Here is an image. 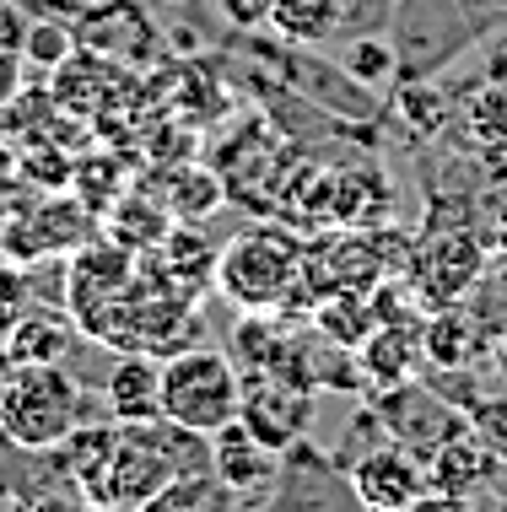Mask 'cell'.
<instances>
[{
	"mask_svg": "<svg viewBox=\"0 0 507 512\" xmlns=\"http://www.w3.org/2000/svg\"><path fill=\"white\" fill-rule=\"evenodd\" d=\"M87 421V394L65 362L44 367H6L0 383V437L22 453L60 448Z\"/></svg>",
	"mask_w": 507,
	"mask_h": 512,
	"instance_id": "1",
	"label": "cell"
},
{
	"mask_svg": "<svg viewBox=\"0 0 507 512\" xmlns=\"http://www.w3.org/2000/svg\"><path fill=\"white\" fill-rule=\"evenodd\" d=\"M216 286L238 308H292L297 297H313L303 281V238L286 227H243L216 254Z\"/></svg>",
	"mask_w": 507,
	"mask_h": 512,
	"instance_id": "2",
	"label": "cell"
},
{
	"mask_svg": "<svg viewBox=\"0 0 507 512\" xmlns=\"http://www.w3.org/2000/svg\"><path fill=\"white\" fill-rule=\"evenodd\" d=\"M238 394H243V372L222 351L184 345L162 362V415L200 437H211L216 426H227L238 415Z\"/></svg>",
	"mask_w": 507,
	"mask_h": 512,
	"instance_id": "3",
	"label": "cell"
},
{
	"mask_svg": "<svg viewBox=\"0 0 507 512\" xmlns=\"http://www.w3.org/2000/svg\"><path fill=\"white\" fill-rule=\"evenodd\" d=\"M238 421L265 442L270 453H286L308 437L313 426V383L292 378V372H243L238 394Z\"/></svg>",
	"mask_w": 507,
	"mask_h": 512,
	"instance_id": "4",
	"label": "cell"
},
{
	"mask_svg": "<svg viewBox=\"0 0 507 512\" xmlns=\"http://www.w3.org/2000/svg\"><path fill=\"white\" fill-rule=\"evenodd\" d=\"M92 232V211L81 200H60V189H49L33 205H6V227H0V248L22 265L33 259H60L76 254Z\"/></svg>",
	"mask_w": 507,
	"mask_h": 512,
	"instance_id": "5",
	"label": "cell"
},
{
	"mask_svg": "<svg viewBox=\"0 0 507 512\" xmlns=\"http://www.w3.org/2000/svg\"><path fill=\"white\" fill-rule=\"evenodd\" d=\"M378 421H383V437L389 442H400V448L410 453H427L437 448V442H448L454 432H464V410L454 405V399H443L432 389L427 378H410V383H394V389H383L378 399Z\"/></svg>",
	"mask_w": 507,
	"mask_h": 512,
	"instance_id": "6",
	"label": "cell"
},
{
	"mask_svg": "<svg viewBox=\"0 0 507 512\" xmlns=\"http://www.w3.org/2000/svg\"><path fill=\"white\" fill-rule=\"evenodd\" d=\"M410 286L421 292V302L443 308V302L470 297L475 286L486 281V248L470 238V232H432L410 248Z\"/></svg>",
	"mask_w": 507,
	"mask_h": 512,
	"instance_id": "7",
	"label": "cell"
},
{
	"mask_svg": "<svg viewBox=\"0 0 507 512\" xmlns=\"http://www.w3.org/2000/svg\"><path fill=\"white\" fill-rule=\"evenodd\" d=\"M351 475V496L373 512H405V507H421L427 502V464L421 453L400 448V442H373L367 453H356L346 464Z\"/></svg>",
	"mask_w": 507,
	"mask_h": 512,
	"instance_id": "8",
	"label": "cell"
},
{
	"mask_svg": "<svg viewBox=\"0 0 507 512\" xmlns=\"http://www.w3.org/2000/svg\"><path fill=\"white\" fill-rule=\"evenodd\" d=\"M49 92H54V103H60L65 114L98 124V119L108 114V103H119V98L130 92V76L119 71V60H108V54L76 44V49L49 71Z\"/></svg>",
	"mask_w": 507,
	"mask_h": 512,
	"instance_id": "9",
	"label": "cell"
},
{
	"mask_svg": "<svg viewBox=\"0 0 507 512\" xmlns=\"http://www.w3.org/2000/svg\"><path fill=\"white\" fill-rule=\"evenodd\" d=\"M211 475L222 480L227 491H238L243 502H270L281 480V453H270L249 426L232 415L227 426L211 432Z\"/></svg>",
	"mask_w": 507,
	"mask_h": 512,
	"instance_id": "10",
	"label": "cell"
},
{
	"mask_svg": "<svg viewBox=\"0 0 507 512\" xmlns=\"http://www.w3.org/2000/svg\"><path fill=\"white\" fill-rule=\"evenodd\" d=\"M71 33L76 44L108 54V60H152L157 54V22L141 11V0H114V6H92V11H71Z\"/></svg>",
	"mask_w": 507,
	"mask_h": 512,
	"instance_id": "11",
	"label": "cell"
},
{
	"mask_svg": "<svg viewBox=\"0 0 507 512\" xmlns=\"http://www.w3.org/2000/svg\"><path fill=\"white\" fill-rule=\"evenodd\" d=\"M421 464H427V496H437V502H475V496L507 469V464L491 459L486 442L475 437L470 426L454 432L448 442H437Z\"/></svg>",
	"mask_w": 507,
	"mask_h": 512,
	"instance_id": "12",
	"label": "cell"
},
{
	"mask_svg": "<svg viewBox=\"0 0 507 512\" xmlns=\"http://www.w3.org/2000/svg\"><path fill=\"white\" fill-rule=\"evenodd\" d=\"M103 405L119 426L130 421H157L162 415V356L152 351H125L103 378Z\"/></svg>",
	"mask_w": 507,
	"mask_h": 512,
	"instance_id": "13",
	"label": "cell"
},
{
	"mask_svg": "<svg viewBox=\"0 0 507 512\" xmlns=\"http://www.w3.org/2000/svg\"><path fill=\"white\" fill-rule=\"evenodd\" d=\"M76 345V318H65L60 308H33L27 302L22 318L11 324V335L0 340V351H6L11 367H44V362H65Z\"/></svg>",
	"mask_w": 507,
	"mask_h": 512,
	"instance_id": "14",
	"label": "cell"
},
{
	"mask_svg": "<svg viewBox=\"0 0 507 512\" xmlns=\"http://www.w3.org/2000/svg\"><path fill=\"white\" fill-rule=\"evenodd\" d=\"M146 265H152L162 281L184 286V292H205V286L216 281V248H211V238H205L195 221H184V227L162 232L157 254L146 259Z\"/></svg>",
	"mask_w": 507,
	"mask_h": 512,
	"instance_id": "15",
	"label": "cell"
},
{
	"mask_svg": "<svg viewBox=\"0 0 507 512\" xmlns=\"http://www.w3.org/2000/svg\"><path fill=\"white\" fill-rule=\"evenodd\" d=\"M481 351H486L481 324H475V313H464L459 302H443L432 318H421V362L470 372V362Z\"/></svg>",
	"mask_w": 507,
	"mask_h": 512,
	"instance_id": "16",
	"label": "cell"
},
{
	"mask_svg": "<svg viewBox=\"0 0 507 512\" xmlns=\"http://www.w3.org/2000/svg\"><path fill=\"white\" fill-rule=\"evenodd\" d=\"M313 329L324 335V345L356 356V345L378 329L373 297H367V292H330V297H319V302H313Z\"/></svg>",
	"mask_w": 507,
	"mask_h": 512,
	"instance_id": "17",
	"label": "cell"
},
{
	"mask_svg": "<svg viewBox=\"0 0 507 512\" xmlns=\"http://www.w3.org/2000/svg\"><path fill=\"white\" fill-rule=\"evenodd\" d=\"M389 216V184H383L378 168H335V211L330 221L340 227H351V221H362V227H373V221Z\"/></svg>",
	"mask_w": 507,
	"mask_h": 512,
	"instance_id": "18",
	"label": "cell"
},
{
	"mask_svg": "<svg viewBox=\"0 0 507 512\" xmlns=\"http://www.w3.org/2000/svg\"><path fill=\"white\" fill-rule=\"evenodd\" d=\"M340 22V0H270V27L286 44H319Z\"/></svg>",
	"mask_w": 507,
	"mask_h": 512,
	"instance_id": "19",
	"label": "cell"
},
{
	"mask_svg": "<svg viewBox=\"0 0 507 512\" xmlns=\"http://www.w3.org/2000/svg\"><path fill=\"white\" fill-rule=\"evenodd\" d=\"M227 200L222 178H216V168H178L168 195H162V205H168V216H184V221H200V216H216V205Z\"/></svg>",
	"mask_w": 507,
	"mask_h": 512,
	"instance_id": "20",
	"label": "cell"
},
{
	"mask_svg": "<svg viewBox=\"0 0 507 512\" xmlns=\"http://www.w3.org/2000/svg\"><path fill=\"white\" fill-rule=\"evenodd\" d=\"M71 49H76L71 22H60V17H33V22H27V33H22V60L27 65L54 71V65H60Z\"/></svg>",
	"mask_w": 507,
	"mask_h": 512,
	"instance_id": "21",
	"label": "cell"
},
{
	"mask_svg": "<svg viewBox=\"0 0 507 512\" xmlns=\"http://www.w3.org/2000/svg\"><path fill=\"white\" fill-rule=\"evenodd\" d=\"M464 421H470V432L486 442L491 459L507 464V394H497V399H470V405H464Z\"/></svg>",
	"mask_w": 507,
	"mask_h": 512,
	"instance_id": "22",
	"label": "cell"
},
{
	"mask_svg": "<svg viewBox=\"0 0 507 512\" xmlns=\"http://www.w3.org/2000/svg\"><path fill=\"white\" fill-rule=\"evenodd\" d=\"M346 71L356 87H378V81L394 76V49L383 44V38H356L346 49Z\"/></svg>",
	"mask_w": 507,
	"mask_h": 512,
	"instance_id": "23",
	"label": "cell"
},
{
	"mask_svg": "<svg viewBox=\"0 0 507 512\" xmlns=\"http://www.w3.org/2000/svg\"><path fill=\"white\" fill-rule=\"evenodd\" d=\"M27 270H22V259H11L6 248H0V340L11 335V324L22 318V308H27Z\"/></svg>",
	"mask_w": 507,
	"mask_h": 512,
	"instance_id": "24",
	"label": "cell"
},
{
	"mask_svg": "<svg viewBox=\"0 0 507 512\" xmlns=\"http://www.w3.org/2000/svg\"><path fill=\"white\" fill-rule=\"evenodd\" d=\"M470 124H475V135H486V141H507V92L486 87L481 98H470Z\"/></svg>",
	"mask_w": 507,
	"mask_h": 512,
	"instance_id": "25",
	"label": "cell"
},
{
	"mask_svg": "<svg viewBox=\"0 0 507 512\" xmlns=\"http://www.w3.org/2000/svg\"><path fill=\"white\" fill-rule=\"evenodd\" d=\"M400 108L410 119H416V130H437V119H443V98L437 92H421V87H410V92H400Z\"/></svg>",
	"mask_w": 507,
	"mask_h": 512,
	"instance_id": "26",
	"label": "cell"
},
{
	"mask_svg": "<svg viewBox=\"0 0 507 512\" xmlns=\"http://www.w3.org/2000/svg\"><path fill=\"white\" fill-rule=\"evenodd\" d=\"M22 87H27V60H22V49H6V44H0V108L17 98Z\"/></svg>",
	"mask_w": 507,
	"mask_h": 512,
	"instance_id": "27",
	"label": "cell"
},
{
	"mask_svg": "<svg viewBox=\"0 0 507 512\" xmlns=\"http://www.w3.org/2000/svg\"><path fill=\"white\" fill-rule=\"evenodd\" d=\"M22 189V146L0 130V200H11Z\"/></svg>",
	"mask_w": 507,
	"mask_h": 512,
	"instance_id": "28",
	"label": "cell"
},
{
	"mask_svg": "<svg viewBox=\"0 0 507 512\" xmlns=\"http://www.w3.org/2000/svg\"><path fill=\"white\" fill-rule=\"evenodd\" d=\"M238 27H254V22H270V0H216Z\"/></svg>",
	"mask_w": 507,
	"mask_h": 512,
	"instance_id": "29",
	"label": "cell"
},
{
	"mask_svg": "<svg viewBox=\"0 0 507 512\" xmlns=\"http://www.w3.org/2000/svg\"><path fill=\"white\" fill-rule=\"evenodd\" d=\"M54 6H60L65 17H71V11H92V6H114V0H54Z\"/></svg>",
	"mask_w": 507,
	"mask_h": 512,
	"instance_id": "30",
	"label": "cell"
},
{
	"mask_svg": "<svg viewBox=\"0 0 507 512\" xmlns=\"http://www.w3.org/2000/svg\"><path fill=\"white\" fill-rule=\"evenodd\" d=\"M6 367H11V362H6V351H0V383H6Z\"/></svg>",
	"mask_w": 507,
	"mask_h": 512,
	"instance_id": "31",
	"label": "cell"
}]
</instances>
